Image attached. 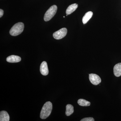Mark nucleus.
Segmentation results:
<instances>
[{
	"mask_svg": "<svg viewBox=\"0 0 121 121\" xmlns=\"http://www.w3.org/2000/svg\"><path fill=\"white\" fill-rule=\"evenodd\" d=\"M52 104L51 102H47L43 105L40 114V118L45 119L50 116L52 111Z\"/></svg>",
	"mask_w": 121,
	"mask_h": 121,
	"instance_id": "1",
	"label": "nucleus"
},
{
	"mask_svg": "<svg viewBox=\"0 0 121 121\" xmlns=\"http://www.w3.org/2000/svg\"><path fill=\"white\" fill-rule=\"evenodd\" d=\"M24 25L22 22L15 24L9 31L10 35L13 36H17L21 34L23 31Z\"/></svg>",
	"mask_w": 121,
	"mask_h": 121,
	"instance_id": "2",
	"label": "nucleus"
},
{
	"mask_svg": "<svg viewBox=\"0 0 121 121\" xmlns=\"http://www.w3.org/2000/svg\"><path fill=\"white\" fill-rule=\"evenodd\" d=\"M57 10V7L56 5H53L48 9L45 13L44 17V21H49L54 17L56 13Z\"/></svg>",
	"mask_w": 121,
	"mask_h": 121,
	"instance_id": "3",
	"label": "nucleus"
},
{
	"mask_svg": "<svg viewBox=\"0 0 121 121\" xmlns=\"http://www.w3.org/2000/svg\"><path fill=\"white\" fill-rule=\"evenodd\" d=\"M67 30L65 28H63L54 32L53 36L56 39H60L66 36L67 34Z\"/></svg>",
	"mask_w": 121,
	"mask_h": 121,
	"instance_id": "4",
	"label": "nucleus"
},
{
	"mask_svg": "<svg viewBox=\"0 0 121 121\" xmlns=\"http://www.w3.org/2000/svg\"><path fill=\"white\" fill-rule=\"evenodd\" d=\"M90 81L93 85H97L101 83V79L97 75L95 74H91L89 75Z\"/></svg>",
	"mask_w": 121,
	"mask_h": 121,
	"instance_id": "5",
	"label": "nucleus"
},
{
	"mask_svg": "<svg viewBox=\"0 0 121 121\" xmlns=\"http://www.w3.org/2000/svg\"><path fill=\"white\" fill-rule=\"evenodd\" d=\"M40 73L43 75L46 76L48 74V69L47 63L45 61H43L41 63L40 69Z\"/></svg>",
	"mask_w": 121,
	"mask_h": 121,
	"instance_id": "6",
	"label": "nucleus"
},
{
	"mask_svg": "<svg viewBox=\"0 0 121 121\" xmlns=\"http://www.w3.org/2000/svg\"><path fill=\"white\" fill-rule=\"evenodd\" d=\"M7 61L9 63H15L20 62L21 60L19 56L16 55H11L7 58Z\"/></svg>",
	"mask_w": 121,
	"mask_h": 121,
	"instance_id": "7",
	"label": "nucleus"
},
{
	"mask_svg": "<svg viewBox=\"0 0 121 121\" xmlns=\"http://www.w3.org/2000/svg\"><path fill=\"white\" fill-rule=\"evenodd\" d=\"M114 74L117 77L121 75V63H119L115 65L113 69Z\"/></svg>",
	"mask_w": 121,
	"mask_h": 121,
	"instance_id": "8",
	"label": "nucleus"
},
{
	"mask_svg": "<svg viewBox=\"0 0 121 121\" xmlns=\"http://www.w3.org/2000/svg\"><path fill=\"white\" fill-rule=\"evenodd\" d=\"M78 5L76 4H73L69 5L67 9L66 13L67 15H69L73 12L78 8Z\"/></svg>",
	"mask_w": 121,
	"mask_h": 121,
	"instance_id": "9",
	"label": "nucleus"
},
{
	"mask_svg": "<svg viewBox=\"0 0 121 121\" xmlns=\"http://www.w3.org/2000/svg\"><path fill=\"white\" fill-rule=\"evenodd\" d=\"M9 121V116L8 113L4 111H1L0 112V121Z\"/></svg>",
	"mask_w": 121,
	"mask_h": 121,
	"instance_id": "10",
	"label": "nucleus"
},
{
	"mask_svg": "<svg viewBox=\"0 0 121 121\" xmlns=\"http://www.w3.org/2000/svg\"><path fill=\"white\" fill-rule=\"evenodd\" d=\"M93 15V13L90 11L86 13L83 17L82 21L83 24H86L89 21V20L92 17Z\"/></svg>",
	"mask_w": 121,
	"mask_h": 121,
	"instance_id": "11",
	"label": "nucleus"
},
{
	"mask_svg": "<svg viewBox=\"0 0 121 121\" xmlns=\"http://www.w3.org/2000/svg\"><path fill=\"white\" fill-rule=\"evenodd\" d=\"M74 107L71 104H68L66 106V115L69 116L72 114L74 112Z\"/></svg>",
	"mask_w": 121,
	"mask_h": 121,
	"instance_id": "12",
	"label": "nucleus"
},
{
	"mask_svg": "<svg viewBox=\"0 0 121 121\" xmlns=\"http://www.w3.org/2000/svg\"><path fill=\"white\" fill-rule=\"evenodd\" d=\"M78 103L79 105L82 106H88L91 105V103L90 102L83 99H78Z\"/></svg>",
	"mask_w": 121,
	"mask_h": 121,
	"instance_id": "13",
	"label": "nucleus"
},
{
	"mask_svg": "<svg viewBox=\"0 0 121 121\" xmlns=\"http://www.w3.org/2000/svg\"><path fill=\"white\" fill-rule=\"evenodd\" d=\"M94 121L95 120L93 117H90L85 118L82 119L80 121Z\"/></svg>",
	"mask_w": 121,
	"mask_h": 121,
	"instance_id": "14",
	"label": "nucleus"
},
{
	"mask_svg": "<svg viewBox=\"0 0 121 121\" xmlns=\"http://www.w3.org/2000/svg\"><path fill=\"white\" fill-rule=\"evenodd\" d=\"M4 11L1 9H0V17H2V16L4 15Z\"/></svg>",
	"mask_w": 121,
	"mask_h": 121,
	"instance_id": "15",
	"label": "nucleus"
},
{
	"mask_svg": "<svg viewBox=\"0 0 121 121\" xmlns=\"http://www.w3.org/2000/svg\"><path fill=\"white\" fill-rule=\"evenodd\" d=\"M63 17H64H64H65V16H64Z\"/></svg>",
	"mask_w": 121,
	"mask_h": 121,
	"instance_id": "16",
	"label": "nucleus"
}]
</instances>
